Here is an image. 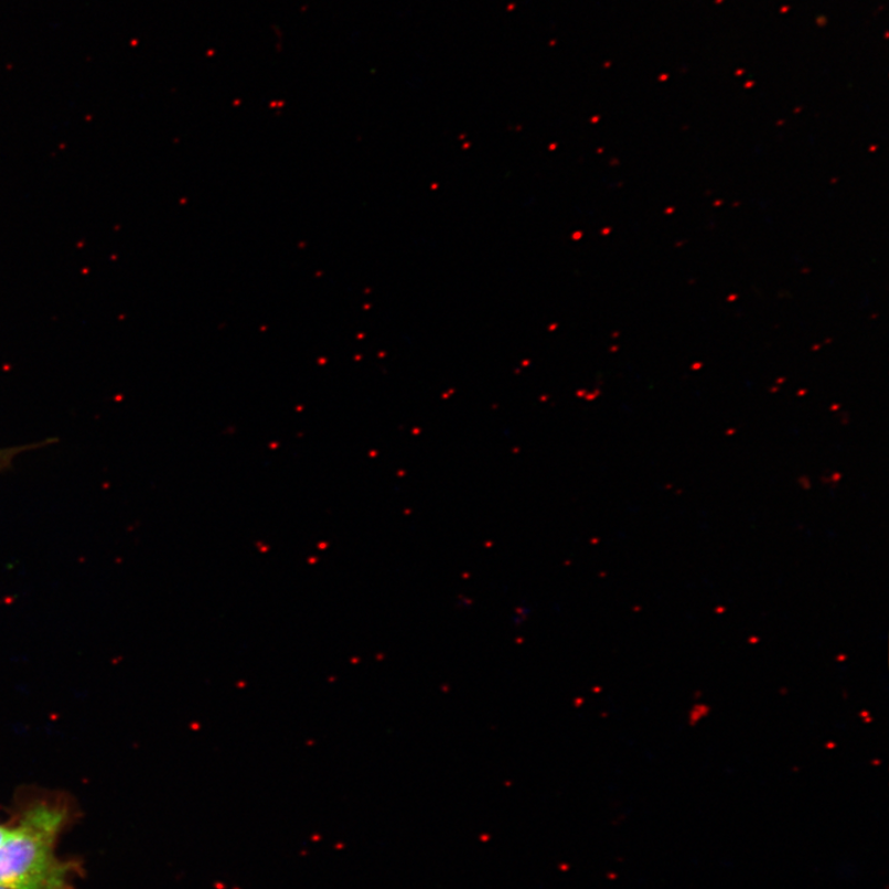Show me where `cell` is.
Returning a JSON list of instances; mask_svg holds the SVG:
<instances>
[{
    "mask_svg": "<svg viewBox=\"0 0 889 889\" xmlns=\"http://www.w3.org/2000/svg\"><path fill=\"white\" fill-rule=\"evenodd\" d=\"M66 812L39 803L26 810L0 846V885L23 889H64L68 868L55 856Z\"/></svg>",
    "mask_w": 889,
    "mask_h": 889,
    "instance_id": "cell-1",
    "label": "cell"
},
{
    "mask_svg": "<svg viewBox=\"0 0 889 889\" xmlns=\"http://www.w3.org/2000/svg\"><path fill=\"white\" fill-rule=\"evenodd\" d=\"M14 833V825H0V846H2Z\"/></svg>",
    "mask_w": 889,
    "mask_h": 889,
    "instance_id": "cell-3",
    "label": "cell"
},
{
    "mask_svg": "<svg viewBox=\"0 0 889 889\" xmlns=\"http://www.w3.org/2000/svg\"><path fill=\"white\" fill-rule=\"evenodd\" d=\"M0 889H23V888H14V887L0 885Z\"/></svg>",
    "mask_w": 889,
    "mask_h": 889,
    "instance_id": "cell-4",
    "label": "cell"
},
{
    "mask_svg": "<svg viewBox=\"0 0 889 889\" xmlns=\"http://www.w3.org/2000/svg\"><path fill=\"white\" fill-rule=\"evenodd\" d=\"M28 449H31V447L0 450V469L8 468L19 452Z\"/></svg>",
    "mask_w": 889,
    "mask_h": 889,
    "instance_id": "cell-2",
    "label": "cell"
}]
</instances>
